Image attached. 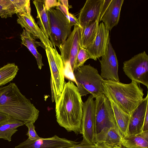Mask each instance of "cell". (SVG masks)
Masks as SVG:
<instances>
[{
  "mask_svg": "<svg viewBox=\"0 0 148 148\" xmlns=\"http://www.w3.org/2000/svg\"><path fill=\"white\" fill-rule=\"evenodd\" d=\"M123 70L131 80L148 88V56L144 51L123 63Z\"/></svg>",
  "mask_w": 148,
  "mask_h": 148,
  "instance_id": "obj_6",
  "label": "cell"
},
{
  "mask_svg": "<svg viewBox=\"0 0 148 148\" xmlns=\"http://www.w3.org/2000/svg\"><path fill=\"white\" fill-rule=\"evenodd\" d=\"M47 13L50 28V40L53 46L59 48L71 34L73 25L58 9L51 8Z\"/></svg>",
  "mask_w": 148,
  "mask_h": 148,
  "instance_id": "obj_5",
  "label": "cell"
},
{
  "mask_svg": "<svg viewBox=\"0 0 148 148\" xmlns=\"http://www.w3.org/2000/svg\"><path fill=\"white\" fill-rule=\"evenodd\" d=\"M34 124V123L31 122L26 123L25 125L28 128V131L26 134L28 137V138L32 141H36L42 138L40 137L37 134Z\"/></svg>",
  "mask_w": 148,
  "mask_h": 148,
  "instance_id": "obj_29",
  "label": "cell"
},
{
  "mask_svg": "<svg viewBox=\"0 0 148 148\" xmlns=\"http://www.w3.org/2000/svg\"><path fill=\"white\" fill-rule=\"evenodd\" d=\"M64 77H66L69 80L76 83L74 77L73 71L71 66L69 62H67L64 64Z\"/></svg>",
  "mask_w": 148,
  "mask_h": 148,
  "instance_id": "obj_30",
  "label": "cell"
},
{
  "mask_svg": "<svg viewBox=\"0 0 148 148\" xmlns=\"http://www.w3.org/2000/svg\"><path fill=\"white\" fill-rule=\"evenodd\" d=\"M95 101L90 95L83 102L81 133L82 143L95 145Z\"/></svg>",
  "mask_w": 148,
  "mask_h": 148,
  "instance_id": "obj_8",
  "label": "cell"
},
{
  "mask_svg": "<svg viewBox=\"0 0 148 148\" xmlns=\"http://www.w3.org/2000/svg\"><path fill=\"white\" fill-rule=\"evenodd\" d=\"M114 148H124L122 146L118 147H115Z\"/></svg>",
  "mask_w": 148,
  "mask_h": 148,
  "instance_id": "obj_40",
  "label": "cell"
},
{
  "mask_svg": "<svg viewBox=\"0 0 148 148\" xmlns=\"http://www.w3.org/2000/svg\"><path fill=\"white\" fill-rule=\"evenodd\" d=\"M89 59H90V56L86 49L80 47L77 56L75 70L84 65L86 61Z\"/></svg>",
  "mask_w": 148,
  "mask_h": 148,
  "instance_id": "obj_27",
  "label": "cell"
},
{
  "mask_svg": "<svg viewBox=\"0 0 148 148\" xmlns=\"http://www.w3.org/2000/svg\"><path fill=\"white\" fill-rule=\"evenodd\" d=\"M77 87L82 96L90 94L95 98L103 94V79L97 70L90 64L84 65L73 71Z\"/></svg>",
  "mask_w": 148,
  "mask_h": 148,
  "instance_id": "obj_4",
  "label": "cell"
},
{
  "mask_svg": "<svg viewBox=\"0 0 148 148\" xmlns=\"http://www.w3.org/2000/svg\"><path fill=\"white\" fill-rule=\"evenodd\" d=\"M0 111L25 123L31 122L34 123L38 119L39 113L30 100L21 93L18 87L0 106Z\"/></svg>",
  "mask_w": 148,
  "mask_h": 148,
  "instance_id": "obj_3",
  "label": "cell"
},
{
  "mask_svg": "<svg viewBox=\"0 0 148 148\" xmlns=\"http://www.w3.org/2000/svg\"><path fill=\"white\" fill-rule=\"evenodd\" d=\"M99 61L101 69L100 75L103 80L120 82L118 61L110 40L105 54Z\"/></svg>",
  "mask_w": 148,
  "mask_h": 148,
  "instance_id": "obj_11",
  "label": "cell"
},
{
  "mask_svg": "<svg viewBox=\"0 0 148 148\" xmlns=\"http://www.w3.org/2000/svg\"><path fill=\"white\" fill-rule=\"evenodd\" d=\"M99 20L89 23L82 29L80 47L87 49L93 42L98 30Z\"/></svg>",
  "mask_w": 148,
  "mask_h": 148,
  "instance_id": "obj_23",
  "label": "cell"
},
{
  "mask_svg": "<svg viewBox=\"0 0 148 148\" xmlns=\"http://www.w3.org/2000/svg\"><path fill=\"white\" fill-rule=\"evenodd\" d=\"M17 13L31 12L29 0H10Z\"/></svg>",
  "mask_w": 148,
  "mask_h": 148,
  "instance_id": "obj_26",
  "label": "cell"
},
{
  "mask_svg": "<svg viewBox=\"0 0 148 148\" xmlns=\"http://www.w3.org/2000/svg\"><path fill=\"white\" fill-rule=\"evenodd\" d=\"M82 28L77 25L74 26L71 34L62 46L59 48L63 64L69 62L73 71L79 49Z\"/></svg>",
  "mask_w": 148,
  "mask_h": 148,
  "instance_id": "obj_10",
  "label": "cell"
},
{
  "mask_svg": "<svg viewBox=\"0 0 148 148\" xmlns=\"http://www.w3.org/2000/svg\"><path fill=\"white\" fill-rule=\"evenodd\" d=\"M104 0H87L79 13L78 21L82 29L89 23L100 20Z\"/></svg>",
  "mask_w": 148,
  "mask_h": 148,
  "instance_id": "obj_14",
  "label": "cell"
},
{
  "mask_svg": "<svg viewBox=\"0 0 148 148\" xmlns=\"http://www.w3.org/2000/svg\"><path fill=\"white\" fill-rule=\"evenodd\" d=\"M109 31L102 22L99 25L97 35L92 43L86 49L90 59L96 60L104 55L109 41Z\"/></svg>",
  "mask_w": 148,
  "mask_h": 148,
  "instance_id": "obj_15",
  "label": "cell"
},
{
  "mask_svg": "<svg viewBox=\"0 0 148 148\" xmlns=\"http://www.w3.org/2000/svg\"><path fill=\"white\" fill-rule=\"evenodd\" d=\"M20 36L21 44L26 47L34 56L36 60L38 68L41 70L44 64L42 61V56L38 51L37 47L40 45L45 49V47L36 41L30 33L24 29L21 34Z\"/></svg>",
  "mask_w": 148,
  "mask_h": 148,
  "instance_id": "obj_19",
  "label": "cell"
},
{
  "mask_svg": "<svg viewBox=\"0 0 148 148\" xmlns=\"http://www.w3.org/2000/svg\"><path fill=\"white\" fill-rule=\"evenodd\" d=\"M25 124L21 121L12 118L0 124V139L10 142L12 135L18 131L17 128Z\"/></svg>",
  "mask_w": 148,
  "mask_h": 148,
  "instance_id": "obj_24",
  "label": "cell"
},
{
  "mask_svg": "<svg viewBox=\"0 0 148 148\" xmlns=\"http://www.w3.org/2000/svg\"><path fill=\"white\" fill-rule=\"evenodd\" d=\"M147 131H148V107L146 110L142 128V132Z\"/></svg>",
  "mask_w": 148,
  "mask_h": 148,
  "instance_id": "obj_37",
  "label": "cell"
},
{
  "mask_svg": "<svg viewBox=\"0 0 148 148\" xmlns=\"http://www.w3.org/2000/svg\"><path fill=\"white\" fill-rule=\"evenodd\" d=\"M45 7L47 10L58 6L60 4V0H44Z\"/></svg>",
  "mask_w": 148,
  "mask_h": 148,
  "instance_id": "obj_32",
  "label": "cell"
},
{
  "mask_svg": "<svg viewBox=\"0 0 148 148\" xmlns=\"http://www.w3.org/2000/svg\"><path fill=\"white\" fill-rule=\"evenodd\" d=\"M109 100L119 130L123 137L126 136L127 134L131 116L122 110L112 101Z\"/></svg>",
  "mask_w": 148,
  "mask_h": 148,
  "instance_id": "obj_20",
  "label": "cell"
},
{
  "mask_svg": "<svg viewBox=\"0 0 148 148\" xmlns=\"http://www.w3.org/2000/svg\"><path fill=\"white\" fill-rule=\"evenodd\" d=\"M148 107V93L135 109L131 116L127 135L142 132L146 110Z\"/></svg>",
  "mask_w": 148,
  "mask_h": 148,
  "instance_id": "obj_17",
  "label": "cell"
},
{
  "mask_svg": "<svg viewBox=\"0 0 148 148\" xmlns=\"http://www.w3.org/2000/svg\"><path fill=\"white\" fill-rule=\"evenodd\" d=\"M16 14L15 10L8 8L0 5V16L2 18H7L12 17V15Z\"/></svg>",
  "mask_w": 148,
  "mask_h": 148,
  "instance_id": "obj_31",
  "label": "cell"
},
{
  "mask_svg": "<svg viewBox=\"0 0 148 148\" xmlns=\"http://www.w3.org/2000/svg\"><path fill=\"white\" fill-rule=\"evenodd\" d=\"M124 0H104L99 22L102 21L105 27L111 31L118 24Z\"/></svg>",
  "mask_w": 148,
  "mask_h": 148,
  "instance_id": "obj_12",
  "label": "cell"
},
{
  "mask_svg": "<svg viewBox=\"0 0 148 148\" xmlns=\"http://www.w3.org/2000/svg\"><path fill=\"white\" fill-rule=\"evenodd\" d=\"M123 138L117 127L105 128L96 135L95 143L103 142L109 147L114 148L122 146Z\"/></svg>",
  "mask_w": 148,
  "mask_h": 148,
  "instance_id": "obj_18",
  "label": "cell"
},
{
  "mask_svg": "<svg viewBox=\"0 0 148 148\" xmlns=\"http://www.w3.org/2000/svg\"><path fill=\"white\" fill-rule=\"evenodd\" d=\"M12 118L8 115L0 111V124Z\"/></svg>",
  "mask_w": 148,
  "mask_h": 148,
  "instance_id": "obj_36",
  "label": "cell"
},
{
  "mask_svg": "<svg viewBox=\"0 0 148 148\" xmlns=\"http://www.w3.org/2000/svg\"><path fill=\"white\" fill-rule=\"evenodd\" d=\"M18 70L14 63H9L0 68V87L12 81Z\"/></svg>",
  "mask_w": 148,
  "mask_h": 148,
  "instance_id": "obj_25",
  "label": "cell"
},
{
  "mask_svg": "<svg viewBox=\"0 0 148 148\" xmlns=\"http://www.w3.org/2000/svg\"><path fill=\"white\" fill-rule=\"evenodd\" d=\"M50 86L51 93V99L52 102H53L54 100L55 101L57 99V96L55 86L53 80L51 77L50 78Z\"/></svg>",
  "mask_w": 148,
  "mask_h": 148,
  "instance_id": "obj_35",
  "label": "cell"
},
{
  "mask_svg": "<svg viewBox=\"0 0 148 148\" xmlns=\"http://www.w3.org/2000/svg\"><path fill=\"white\" fill-rule=\"evenodd\" d=\"M103 94L122 110L130 116L143 99V90L133 82L124 84L103 80Z\"/></svg>",
  "mask_w": 148,
  "mask_h": 148,
  "instance_id": "obj_2",
  "label": "cell"
},
{
  "mask_svg": "<svg viewBox=\"0 0 148 148\" xmlns=\"http://www.w3.org/2000/svg\"><path fill=\"white\" fill-rule=\"evenodd\" d=\"M33 3L36 10L38 24L46 37L49 38L50 33L49 23L47 11L45 8L44 0H34Z\"/></svg>",
  "mask_w": 148,
  "mask_h": 148,
  "instance_id": "obj_22",
  "label": "cell"
},
{
  "mask_svg": "<svg viewBox=\"0 0 148 148\" xmlns=\"http://www.w3.org/2000/svg\"><path fill=\"white\" fill-rule=\"evenodd\" d=\"M96 145L89 144L81 143L79 144H76L72 146L65 148H95Z\"/></svg>",
  "mask_w": 148,
  "mask_h": 148,
  "instance_id": "obj_34",
  "label": "cell"
},
{
  "mask_svg": "<svg viewBox=\"0 0 148 148\" xmlns=\"http://www.w3.org/2000/svg\"><path fill=\"white\" fill-rule=\"evenodd\" d=\"M47 47L45 49L51 77L54 84L57 99L60 95L64 84V65L60 55L56 47Z\"/></svg>",
  "mask_w": 148,
  "mask_h": 148,
  "instance_id": "obj_9",
  "label": "cell"
},
{
  "mask_svg": "<svg viewBox=\"0 0 148 148\" xmlns=\"http://www.w3.org/2000/svg\"><path fill=\"white\" fill-rule=\"evenodd\" d=\"M76 141L61 138L56 135L36 141L28 138L15 148H65L77 144Z\"/></svg>",
  "mask_w": 148,
  "mask_h": 148,
  "instance_id": "obj_13",
  "label": "cell"
},
{
  "mask_svg": "<svg viewBox=\"0 0 148 148\" xmlns=\"http://www.w3.org/2000/svg\"><path fill=\"white\" fill-rule=\"evenodd\" d=\"M0 5L8 8L15 10L10 0H0Z\"/></svg>",
  "mask_w": 148,
  "mask_h": 148,
  "instance_id": "obj_33",
  "label": "cell"
},
{
  "mask_svg": "<svg viewBox=\"0 0 148 148\" xmlns=\"http://www.w3.org/2000/svg\"><path fill=\"white\" fill-rule=\"evenodd\" d=\"M31 13L17 14V23L29 32L35 39H39L45 49L47 47L53 46L50 40L38 26Z\"/></svg>",
  "mask_w": 148,
  "mask_h": 148,
  "instance_id": "obj_16",
  "label": "cell"
},
{
  "mask_svg": "<svg viewBox=\"0 0 148 148\" xmlns=\"http://www.w3.org/2000/svg\"><path fill=\"white\" fill-rule=\"evenodd\" d=\"M82 96L73 82H64L60 95L56 103L57 121L68 132L80 133L83 116Z\"/></svg>",
  "mask_w": 148,
  "mask_h": 148,
  "instance_id": "obj_1",
  "label": "cell"
},
{
  "mask_svg": "<svg viewBox=\"0 0 148 148\" xmlns=\"http://www.w3.org/2000/svg\"><path fill=\"white\" fill-rule=\"evenodd\" d=\"M60 1L61 4L69 8V6L68 0H60Z\"/></svg>",
  "mask_w": 148,
  "mask_h": 148,
  "instance_id": "obj_39",
  "label": "cell"
},
{
  "mask_svg": "<svg viewBox=\"0 0 148 148\" xmlns=\"http://www.w3.org/2000/svg\"><path fill=\"white\" fill-rule=\"evenodd\" d=\"M122 145L124 148H148V131L123 137Z\"/></svg>",
  "mask_w": 148,
  "mask_h": 148,
  "instance_id": "obj_21",
  "label": "cell"
},
{
  "mask_svg": "<svg viewBox=\"0 0 148 148\" xmlns=\"http://www.w3.org/2000/svg\"><path fill=\"white\" fill-rule=\"evenodd\" d=\"M95 148H110L107 146L104 143L101 142H97L95 143Z\"/></svg>",
  "mask_w": 148,
  "mask_h": 148,
  "instance_id": "obj_38",
  "label": "cell"
},
{
  "mask_svg": "<svg viewBox=\"0 0 148 148\" xmlns=\"http://www.w3.org/2000/svg\"><path fill=\"white\" fill-rule=\"evenodd\" d=\"M56 8L60 10L65 16L69 21L70 23L74 26L77 25L80 26L77 18L73 14L69 12V8L64 6L60 3L59 5L56 7Z\"/></svg>",
  "mask_w": 148,
  "mask_h": 148,
  "instance_id": "obj_28",
  "label": "cell"
},
{
  "mask_svg": "<svg viewBox=\"0 0 148 148\" xmlns=\"http://www.w3.org/2000/svg\"><path fill=\"white\" fill-rule=\"evenodd\" d=\"M95 99L96 135L104 128L112 127L118 128L109 99L104 94L101 95Z\"/></svg>",
  "mask_w": 148,
  "mask_h": 148,
  "instance_id": "obj_7",
  "label": "cell"
}]
</instances>
